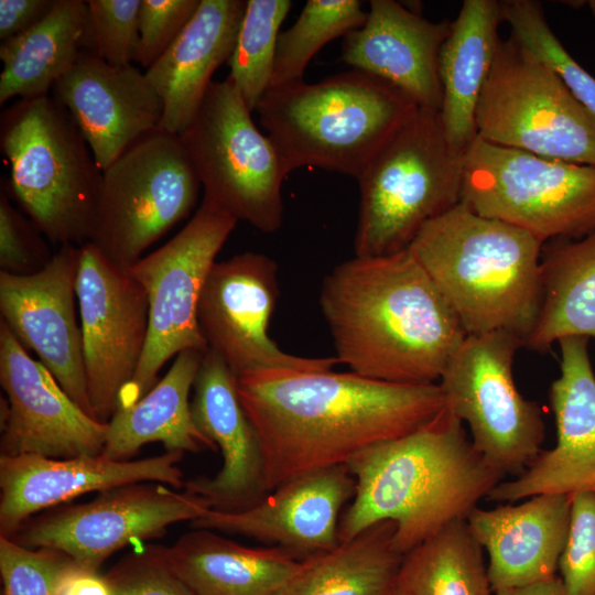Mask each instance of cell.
Masks as SVG:
<instances>
[{
	"instance_id": "cell-47",
	"label": "cell",
	"mask_w": 595,
	"mask_h": 595,
	"mask_svg": "<svg viewBox=\"0 0 595 595\" xmlns=\"http://www.w3.org/2000/svg\"><path fill=\"white\" fill-rule=\"evenodd\" d=\"M392 595H409V594L397 588Z\"/></svg>"
},
{
	"instance_id": "cell-29",
	"label": "cell",
	"mask_w": 595,
	"mask_h": 595,
	"mask_svg": "<svg viewBox=\"0 0 595 595\" xmlns=\"http://www.w3.org/2000/svg\"><path fill=\"white\" fill-rule=\"evenodd\" d=\"M205 351L180 353L166 374L133 405L116 411L108 422L101 455L130 461L145 444L159 442L166 452L215 451L197 429L190 393Z\"/></svg>"
},
{
	"instance_id": "cell-1",
	"label": "cell",
	"mask_w": 595,
	"mask_h": 595,
	"mask_svg": "<svg viewBox=\"0 0 595 595\" xmlns=\"http://www.w3.org/2000/svg\"><path fill=\"white\" fill-rule=\"evenodd\" d=\"M237 390L260 444L266 495L413 433L445 408L439 382L394 383L333 369L250 371L237 377Z\"/></svg>"
},
{
	"instance_id": "cell-45",
	"label": "cell",
	"mask_w": 595,
	"mask_h": 595,
	"mask_svg": "<svg viewBox=\"0 0 595 595\" xmlns=\"http://www.w3.org/2000/svg\"><path fill=\"white\" fill-rule=\"evenodd\" d=\"M494 595H564V591L561 580L556 575L531 585L498 589L494 592Z\"/></svg>"
},
{
	"instance_id": "cell-2",
	"label": "cell",
	"mask_w": 595,
	"mask_h": 595,
	"mask_svg": "<svg viewBox=\"0 0 595 595\" xmlns=\"http://www.w3.org/2000/svg\"><path fill=\"white\" fill-rule=\"evenodd\" d=\"M320 306L338 364L375 380L434 383L467 335L409 249L338 264Z\"/></svg>"
},
{
	"instance_id": "cell-42",
	"label": "cell",
	"mask_w": 595,
	"mask_h": 595,
	"mask_svg": "<svg viewBox=\"0 0 595 595\" xmlns=\"http://www.w3.org/2000/svg\"><path fill=\"white\" fill-rule=\"evenodd\" d=\"M201 0H141L134 62L145 71L170 47Z\"/></svg>"
},
{
	"instance_id": "cell-16",
	"label": "cell",
	"mask_w": 595,
	"mask_h": 595,
	"mask_svg": "<svg viewBox=\"0 0 595 595\" xmlns=\"http://www.w3.org/2000/svg\"><path fill=\"white\" fill-rule=\"evenodd\" d=\"M278 296V266L270 257L248 251L216 261L197 305V324L207 348L236 377L264 369H333L336 357L295 356L269 337Z\"/></svg>"
},
{
	"instance_id": "cell-31",
	"label": "cell",
	"mask_w": 595,
	"mask_h": 595,
	"mask_svg": "<svg viewBox=\"0 0 595 595\" xmlns=\"http://www.w3.org/2000/svg\"><path fill=\"white\" fill-rule=\"evenodd\" d=\"M542 303L524 347L547 353L570 336L595 340V230L543 246Z\"/></svg>"
},
{
	"instance_id": "cell-9",
	"label": "cell",
	"mask_w": 595,
	"mask_h": 595,
	"mask_svg": "<svg viewBox=\"0 0 595 595\" xmlns=\"http://www.w3.org/2000/svg\"><path fill=\"white\" fill-rule=\"evenodd\" d=\"M251 112L228 77L213 80L178 137L201 182L203 199L237 221L271 234L282 225V183L289 173Z\"/></svg>"
},
{
	"instance_id": "cell-22",
	"label": "cell",
	"mask_w": 595,
	"mask_h": 595,
	"mask_svg": "<svg viewBox=\"0 0 595 595\" xmlns=\"http://www.w3.org/2000/svg\"><path fill=\"white\" fill-rule=\"evenodd\" d=\"M104 171L141 138L159 129L162 100L133 64L110 65L90 51L53 86Z\"/></svg>"
},
{
	"instance_id": "cell-30",
	"label": "cell",
	"mask_w": 595,
	"mask_h": 595,
	"mask_svg": "<svg viewBox=\"0 0 595 595\" xmlns=\"http://www.w3.org/2000/svg\"><path fill=\"white\" fill-rule=\"evenodd\" d=\"M86 51L91 52L87 1L56 0L37 24L1 42L0 105L47 96Z\"/></svg>"
},
{
	"instance_id": "cell-37",
	"label": "cell",
	"mask_w": 595,
	"mask_h": 595,
	"mask_svg": "<svg viewBox=\"0 0 595 595\" xmlns=\"http://www.w3.org/2000/svg\"><path fill=\"white\" fill-rule=\"evenodd\" d=\"M75 562L52 549H31L0 537L2 595H57L62 577Z\"/></svg>"
},
{
	"instance_id": "cell-4",
	"label": "cell",
	"mask_w": 595,
	"mask_h": 595,
	"mask_svg": "<svg viewBox=\"0 0 595 595\" xmlns=\"http://www.w3.org/2000/svg\"><path fill=\"white\" fill-rule=\"evenodd\" d=\"M544 244L461 202L429 221L409 250L466 334L507 332L526 345L542 303Z\"/></svg>"
},
{
	"instance_id": "cell-8",
	"label": "cell",
	"mask_w": 595,
	"mask_h": 595,
	"mask_svg": "<svg viewBox=\"0 0 595 595\" xmlns=\"http://www.w3.org/2000/svg\"><path fill=\"white\" fill-rule=\"evenodd\" d=\"M462 202L543 244L580 239L595 230V166L477 137L464 152Z\"/></svg>"
},
{
	"instance_id": "cell-12",
	"label": "cell",
	"mask_w": 595,
	"mask_h": 595,
	"mask_svg": "<svg viewBox=\"0 0 595 595\" xmlns=\"http://www.w3.org/2000/svg\"><path fill=\"white\" fill-rule=\"evenodd\" d=\"M236 224L232 216L203 199L172 239L127 269L147 293L149 332L142 359L120 396L117 411L139 401L158 382L160 370L171 358L188 349H207L197 324L198 300Z\"/></svg>"
},
{
	"instance_id": "cell-10",
	"label": "cell",
	"mask_w": 595,
	"mask_h": 595,
	"mask_svg": "<svg viewBox=\"0 0 595 595\" xmlns=\"http://www.w3.org/2000/svg\"><path fill=\"white\" fill-rule=\"evenodd\" d=\"M476 130L489 143L595 166V118L553 68L511 35L497 50Z\"/></svg>"
},
{
	"instance_id": "cell-35",
	"label": "cell",
	"mask_w": 595,
	"mask_h": 595,
	"mask_svg": "<svg viewBox=\"0 0 595 595\" xmlns=\"http://www.w3.org/2000/svg\"><path fill=\"white\" fill-rule=\"evenodd\" d=\"M291 7L290 0H247L228 78L251 111L270 87L280 26Z\"/></svg>"
},
{
	"instance_id": "cell-28",
	"label": "cell",
	"mask_w": 595,
	"mask_h": 595,
	"mask_svg": "<svg viewBox=\"0 0 595 595\" xmlns=\"http://www.w3.org/2000/svg\"><path fill=\"white\" fill-rule=\"evenodd\" d=\"M166 555L193 595H281L302 566L280 548L245 547L208 529L184 533Z\"/></svg>"
},
{
	"instance_id": "cell-33",
	"label": "cell",
	"mask_w": 595,
	"mask_h": 595,
	"mask_svg": "<svg viewBox=\"0 0 595 595\" xmlns=\"http://www.w3.org/2000/svg\"><path fill=\"white\" fill-rule=\"evenodd\" d=\"M483 548L466 519L404 554L397 588L409 595H494Z\"/></svg>"
},
{
	"instance_id": "cell-19",
	"label": "cell",
	"mask_w": 595,
	"mask_h": 595,
	"mask_svg": "<svg viewBox=\"0 0 595 595\" xmlns=\"http://www.w3.org/2000/svg\"><path fill=\"white\" fill-rule=\"evenodd\" d=\"M588 340L570 336L558 342L560 376L550 387L555 446L541 451L516 478L498 483L488 500L510 504L541 494L595 491V374Z\"/></svg>"
},
{
	"instance_id": "cell-21",
	"label": "cell",
	"mask_w": 595,
	"mask_h": 595,
	"mask_svg": "<svg viewBox=\"0 0 595 595\" xmlns=\"http://www.w3.org/2000/svg\"><path fill=\"white\" fill-rule=\"evenodd\" d=\"M184 453L166 452L141 459L104 455L51 458L0 455V537L12 538L39 511L80 495L139 482L184 487L178 467Z\"/></svg>"
},
{
	"instance_id": "cell-46",
	"label": "cell",
	"mask_w": 595,
	"mask_h": 595,
	"mask_svg": "<svg viewBox=\"0 0 595 595\" xmlns=\"http://www.w3.org/2000/svg\"><path fill=\"white\" fill-rule=\"evenodd\" d=\"M587 7H588L592 15L595 18V0L587 1Z\"/></svg>"
},
{
	"instance_id": "cell-3",
	"label": "cell",
	"mask_w": 595,
	"mask_h": 595,
	"mask_svg": "<svg viewBox=\"0 0 595 595\" xmlns=\"http://www.w3.org/2000/svg\"><path fill=\"white\" fill-rule=\"evenodd\" d=\"M347 467L355 494L339 519V542L391 521L394 548L403 555L466 519L504 478L446 407L422 429L360 452Z\"/></svg>"
},
{
	"instance_id": "cell-5",
	"label": "cell",
	"mask_w": 595,
	"mask_h": 595,
	"mask_svg": "<svg viewBox=\"0 0 595 595\" xmlns=\"http://www.w3.org/2000/svg\"><path fill=\"white\" fill-rule=\"evenodd\" d=\"M419 107L370 74L269 88L256 112L290 174L302 166L357 178Z\"/></svg>"
},
{
	"instance_id": "cell-41",
	"label": "cell",
	"mask_w": 595,
	"mask_h": 595,
	"mask_svg": "<svg viewBox=\"0 0 595 595\" xmlns=\"http://www.w3.org/2000/svg\"><path fill=\"white\" fill-rule=\"evenodd\" d=\"M42 232L13 207L6 187L0 191L1 271L26 275L42 270L53 253Z\"/></svg>"
},
{
	"instance_id": "cell-20",
	"label": "cell",
	"mask_w": 595,
	"mask_h": 595,
	"mask_svg": "<svg viewBox=\"0 0 595 595\" xmlns=\"http://www.w3.org/2000/svg\"><path fill=\"white\" fill-rule=\"evenodd\" d=\"M354 494L355 478L339 465L294 478L246 509L210 508L191 526L244 536L303 561L339 544L340 512Z\"/></svg>"
},
{
	"instance_id": "cell-38",
	"label": "cell",
	"mask_w": 595,
	"mask_h": 595,
	"mask_svg": "<svg viewBox=\"0 0 595 595\" xmlns=\"http://www.w3.org/2000/svg\"><path fill=\"white\" fill-rule=\"evenodd\" d=\"M558 570L564 595H595V491L572 496L570 526Z\"/></svg>"
},
{
	"instance_id": "cell-36",
	"label": "cell",
	"mask_w": 595,
	"mask_h": 595,
	"mask_svg": "<svg viewBox=\"0 0 595 595\" xmlns=\"http://www.w3.org/2000/svg\"><path fill=\"white\" fill-rule=\"evenodd\" d=\"M504 22L511 36L547 63L563 79L576 99L595 118V77L580 65L550 28L540 2L501 1Z\"/></svg>"
},
{
	"instance_id": "cell-32",
	"label": "cell",
	"mask_w": 595,
	"mask_h": 595,
	"mask_svg": "<svg viewBox=\"0 0 595 595\" xmlns=\"http://www.w3.org/2000/svg\"><path fill=\"white\" fill-rule=\"evenodd\" d=\"M394 523L378 522L354 539L302 561L281 595H392L402 563Z\"/></svg>"
},
{
	"instance_id": "cell-14",
	"label": "cell",
	"mask_w": 595,
	"mask_h": 595,
	"mask_svg": "<svg viewBox=\"0 0 595 595\" xmlns=\"http://www.w3.org/2000/svg\"><path fill=\"white\" fill-rule=\"evenodd\" d=\"M172 488L156 482L109 488L88 502L29 518L10 539L31 549L58 551L98 571L123 547L159 538L171 524L192 522L210 509L201 497Z\"/></svg>"
},
{
	"instance_id": "cell-11",
	"label": "cell",
	"mask_w": 595,
	"mask_h": 595,
	"mask_svg": "<svg viewBox=\"0 0 595 595\" xmlns=\"http://www.w3.org/2000/svg\"><path fill=\"white\" fill-rule=\"evenodd\" d=\"M201 187L180 137L156 129L102 171L90 242L127 270L192 212Z\"/></svg>"
},
{
	"instance_id": "cell-40",
	"label": "cell",
	"mask_w": 595,
	"mask_h": 595,
	"mask_svg": "<svg viewBox=\"0 0 595 595\" xmlns=\"http://www.w3.org/2000/svg\"><path fill=\"white\" fill-rule=\"evenodd\" d=\"M105 576L112 595H193L170 564L166 547L161 544L133 549Z\"/></svg>"
},
{
	"instance_id": "cell-7",
	"label": "cell",
	"mask_w": 595,
	"mask_h": 595,
	"mask_svg": "<svg viewBox=\"0 0 595 595\" xmlns=\"http://www.w3.org/2000/svg\"><path fill=\"white\" fill-rule=\"evenodd\" d=\"M463 164L464 152L447 140L439 111L419 107L356 178L355 256L409 249L429 221L462 202Z\"/></svg>"
},
{
	"instance_id": "cell-27",
	"label": "cell",
	"mask_w": 595,
	"mask_h": 595,
	"mask_svg": "<svg viewBox=\"0 0 595 595\" xmlns=\"http://www.w3.org/2000/svg\"><path fill=\"white\" fill-rule=\"evenodd\" d=\"M501 1L465 0L442 46L439 110L450 143L465 152L477 138L476 110L501 42Z\"/></svg>"
},
{
	"instance_id": "cell-24",
	"label": "cell",
	"mask_w": 595,
	"mask_h": 595,
	"mask_svg": "<svg viewBox=\"0 0 595 595\" xmlns=\"http://www.w3.org/2000/svg\"><path fill=\"white\" fill-rule=\"evenodd\" d=\"M450 21H430L394 0H371L363 26L343 39L342 58L392 85L420 108L439 111V63Z\"/></svg>"
},
{
	"instance_id": "cell-44",
	"label": "cell",
	"mask_w": 595,
	"mask_h": 595,
	"mask_svg": "<svg viewBox=\"0 0 595 595\" xmlns=\"http://www.w3.org/2000/svg\"><path fill=\"white\" fill-rule=\"evenodd\" d=\"M57 595H112L105 575L74 563L62 577Z\"/></svg>"
},
{
	"instance_id": "cell-39",
	"label": "cell",
	"mask_w": 595,
	"mask_h": 595,
	"mask_svg": "<svg viewBox=\"0 0 595 595\" xmlns=\"http://www.w3.org/2000/svg\"><path fill=\"white\" fill-rule=\"evenodd\" d=\"M140 4L141 0L87 1L94 54L115 66L134 62Z\"/></svg>"
},
{
	"instance_id": "cell-23",
	"label": "cell",
	"mask_w": 595,
	"mask_h": 595,
	"mask_svg": "<svg viewBox=\"0 0 595 595\" xmlns=\"http://www.w3.org/2000/svg\"><path fill=\"white\" fill-rule=\"evenodd\" d=\"M194 422L221 454V467L213 477L184 484L212 509L241 510L266 496L263 462L257 433L238 394L237 377L207 348L203 355L191 400Z\"/></svg>"
},
{
	"instance_id": "cell-25",
	"label": "cell",
	"mask_w": 595,
	"mask_h": 595,
	"mask_svg": "<svg viewBox=\"0 0 595 595\" xmlns=\"http://www.w3.org/2000/svg\"><path fill=\"white\" fill-rule=\"evenodd\" d=\"M572 496L541 494L494 509L475 507L466 522L488 554L493 591L556 576L571 518Z\"/></svg>"
},
{
	"instance_id": "cell-13",
	"label": "cell",
	"mask_w": 595,
	"mask_h": 595,
	"mask_svg": "<svg viewBox=\"0 0 595 595\" xmlns=\"http://www.w3.org/2000/svg\"><path fill=\"white\" fill-rule=\"evenodd\" d=\"M520 347L524 342L511 333L468 334L439 380L445 407L467 423L474 447L502 477L523 473L545 437L540 405L513 380Z\"/></svg>"
},
{
	"instance_id": "cell-15",
	"label": "cell",
	"mask_w": 595,
	"mask_h": 595,
	"mask_svg": "<svg viewBox=\"0 0 595 595\" xmlns=\"http://www.w3.org/2000/svg\"><path fill=\"white\" fill-rule=\"evenodd\" d=\"M76 290L90 404L94 416L108 423L144 353L148 296L90 241L80 246Z\"/></svg>"
},
{
	"instance_id": "cell-6",
	"label": "cell",
	"mask_w": 595,
	"mask_h": 595,
	"mask_svg": "<svg viewBox=\"0 0 595 595\" xmlns=\"http://www.w3.org/2000/svg\"><path fill=\"white\" fill-rule=\"evenodd\" d=\"M9 186L30 220L58 247L93 238L102 171L69 112L53 96L19 99L0 120Z\"/></svg>"
},
{
	"instance_id": "cell-18",
	"label": "cell",
	"mask_w": 595,
	"mask_h": 595,
	"mask_svg": "<svg viewBox=\"0 0 595 595\" xmlns=\"http://www.w3.org/2000/svg\"><path fill=\"white\" fill-rule=\"evenodd\" d=\"M0 382L9 404L8 415L1 422V455H101L108 423L86 413L48 369L29 355L3 321Z\"/></svg>"
},
{
	"instance_id": "cell-43",
	"label": "cell",
	"mask_w": 595,
	"mask_h": 595,
	"mask_svg": "<svg viewBox=\"0 0 595 595\" xmlns=\"http://www.w3.org/2000/svg\"><path fill=\"white\" fill-rule=\"evenodd\" d=\"M56 0H0V40L15 37L37 24Z\"/></svg>"
},
{
	"instance_id": "cell-17",
	"label": "cell",
	"mask_w": 595,
	"mask_h": 595,
	"mask_svg": "<svg viewBox=\"0 0 595 595\" xmlns=\"http://www.w3.org/2000/svg\"><path fill=\"white\" fill-rule=\"evenodd\" d=\"M79 256L80 246L65 245L35 273L0 271V312L19 342L33 350L65 392L94 416L76 315Z\"/></svg>"
},
{
	"instance_id": "cell-26",
	"label": "cell",
	"mask_w": 595,
	"mask_h": 595,
	"mask_svg": "<svg viewBox=\"0 0 595 595\" xmlns=\"http://www.w3.org/2000/svg\"><path fill=\"white\" fill-rule=\"evenodd\" d=\"M245 0H201L170 47L144 73L163 104L160 130L180 136L192 122L215 71L229 62Z\"/></svg>"
},
{
	"instance_id": "cell-34",
	"label": "cell",
	"mask_w": 595,
	"mask_h": 595,
	"mask_svg": "<svg viewBox=\"0 0 595 595\" xmlns=\"http://www.w3.org/2000/svg\"><path fill=\"white\" fill-rule=\"evenodd\" d=\"M366 19L357 0H309L296 21L280 32L269 88L304 82L312 57L328 42L363 26Z\"/></svg>"
}]
</instances>
